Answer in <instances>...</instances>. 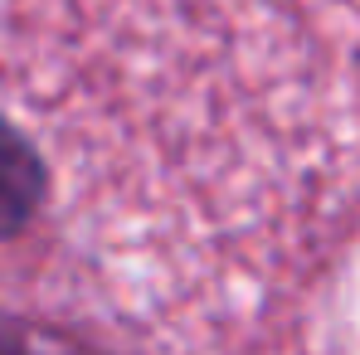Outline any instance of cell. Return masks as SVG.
Returning a JSON list of instances; mask_svg holds the SVG:
<instances>
[{
    "label": "cell",
    "mask_w": 360,
    "mask_h": 355,
    "mask_svg": "<svg viewBox=\"0 0 360 355\" xmlns=\"http://www.w3.org/2000/svg\"><path fill=\"white\" fill-rule=\"evenodd\" d=\"M44 200H49V161L15 122L0 117V243L25 234L39 219Z\"/></svg>",
    "instance_id": "obj_1"
},
{
    "label": "cell",
    "mask_w": 360,
    "mask_h": 355,
    "mask_svg": "<svg viewBox=\"0 0 360 355\" xmlns=\"http://www.w3.org/2000/svg\"><path fill=\"white\" fill-rule=\"evenodd\" d=\"M0 355H117L103 351L63 326H44V321H0Z\"/></svg>",
    "instance_id": "obj_2"
}]
</instances>
